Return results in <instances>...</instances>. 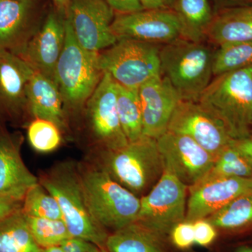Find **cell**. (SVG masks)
Here are the masks:
<instances>
[{
    "mask_svg": "<svg viewBox=\"0 0 252 252\" xmlns=\"http://www.w3.org/2000/svg\"><path fill=\"white\" fill-rule=\"evenodd\" d=\"M91 215L104 229L113 232L137 220L140 198L112 178L97 162L77 164Z\"/></svg>",
    "mask_w": 252,
    "mask_h": 252,
    "instance_id": "cell-2",
    "label": "cell"
},
{
    "mask_svg": "<svg viewBox=\"0 0 252 252\" xmlns=\"http://www.w3.org/2000/svg\"><path fill=\"white\" fill-rule=\"evenodd\" d=\"M25 216L33 238L42 249L61 245L72 237L63 220Z\"/></svg>",
    "mask_w": 252,
    "mask_h": 252,
    "instance_id": "cell-30",
    "label": "cell"
},
{
    "mask_svg": "<svg viewBox=\"0 0 252 252\" xmlns=\"http://www.w3.org/2000/svg\"><path fill=\"white\" fill-rule=\"evenodd\" d=\"M65 41L56 68V82L64 104L72 109L86 104L103 76L98 53L88 51L76 39L65 18Z\"/></svg>",
    "mask_w": 252,
    "mask_h": 252,
    "instance_id": "cell-6",
    "label": "cell"
},
{
    "mask_svg": "<svg viewBox=\"0 0 252 252\" xmlns=\"http://www.w3.org/2000/svg\"><path fill=\"white\" fill-rule=\"evenodd\" d=\"M39 183L57 200L71 236L91 242L101 250L105 249L109 234L91 215L77 165L59 162L40 176Z\"/></svg>",
    "mask_w": 252,
    "mask_h": 252,
    "instance_id": "cell-3",
    "label": "cell"
},
{
    "mask_svg": "<svg viewBox=\"0 0 252 252\" xmlns=\"http://www.w3.org/2000/svg\"><path fill=\"white\" fill-rule=\"evenodd\" d=\"M85 105L89 130L101 152L118 150L129 143L118 114L117 83L109 74L104 73Z\"/></svg>",
    "mask_w": 252,
    "mask_h": 252,
    "instance_id": "cell-9",
    "label": "cell"
},
{
    "mask_svg": "<svg viewBox=\"0 0 252 252\" xmlns=\"http://www.w3.org/2000/svg\"><path fill=\"white\" fill-rule=\"evenodd\" d=\"M172 10L180 25V38L201 43L206 39L215 11L210 0H175Z\"/></svg>",
    "mask_w": 252,
    "mask_h": 252,
    "instance_id": "cell-23",
    "label": "cell"
},
{
    "mask_svg": "<svg viewBox=\"0 0 252 252\" xmlns=\"http://www.w3.org/2000/svg\"><path fill=\"white\" fill-rule=\"evenodd\" d=\"M143 121V135L157 140L167 132L174 111L182 100L166 78L151 79L138 89Z\"/></svg>",
    "mask_w": 252,
    "mask_h": 252,
    "instance_id": "cell-16",
    "label": "cell"
},
{
    "mask_svg": "<svg viewBox=\"0 0 252 252\" xmlns=\"http://www.w3.org/2000/svg\"><path fill=\"white\" fill-rule=\"evenodd\" d=\"M117 103L119 120L127 140H138L144 136L138 91L130 90L117 83Z\"/></svg>",
    "mask_w": 252,
    "mask_h": 252,
    "instance_id": "cell-25",
    "label": "cell"
},
{
    "mask_svg": "<svg viewBox=\"0 0 252 252\" xmlns=\"http://www.w3.org/2000/svg\"><path fill=\"white\" fill-rule=\"evenodd\" d=\"M198 103L224 127L233 140L252 132V64L215 77Z\"/></svg>",
    "mask_w": 252,
    "mask_h": 252,
    "instance_id": "cell-1",
    "label": "cell"
},
{
    "mask_svg": "<svg viewBox=\"0 0 252 252\" xmlns=\"http://www.w3.org/2000/svg\"><path fill=\"white\" fill-rule=\"evenodd\" d=\"M188 191L187 185L164 171L153 188L140 197L135 221L166 239L172 228L186 220Z\"/></svg>",
    "mask_w": 252,
    "mask_h": 252,
    "instance_id": "cell-8",
    "label": "cell"
},
{
    "mask_svg": "<svg viewBox=\"0 0 252 252\" xmlns=\"http://www.w3.org/2000/svg\"><path fill=\"white\" fill-rule=\"evenodd\" d=\"M117 14H129L143 10L140 0H104Z\"/></svg>",
    "mask_w": 252,
    "mask_h": 252,
    "instance_id": "cell-35",
    "label": "cell"
},
{
    "mask_svg": "<svg viewBox=\"0 0 252 252\" xmlns=\"http://www.w3.org/2000/svg\"><path fill=\"white\" fill-rule=\"evenodd\" d=\"M206 39L218 46L252 40V4L216 11L207 30Z\"/></svg>",
    "mask_w": 252,
    "mask_h": 252,
    "instance_id": "cell-21",
    "label": "cell"
},
{
    "mask_svg": "<svg viewBox=\"0 0 252 252\" xmlns=\"http://www.w3.org/2000/svg\"><path fill=\"white\" fill-rule=\"evenodd\" d=\"M23 200L0 195V221L22 210Z\"/></svg>",
    "mask_w": 252,
    "mask_h": 252,
    "instance_id": "cell-36",
    "label": "cell"
},
{
    "mask_svg": "<svg viewBox=\"0 0 252 252\" xmlns=\"http://www.w3.org/2000/svg\"><path fill=\"white\" fill-rule=\"evenodd\" d=\"M37 0H0V51L18 55L37 31Z\"/></svg>",
    "mask_w": 252,
    "mask_h": 252,
    "instance_id": "cell-19",
    "label": "cell"
},
{
    "mask_svg": "<svg viewBox=\"0 0 252 252\" xmlns=\"http://www.w3.org/2000/svg\"><path fill=\"white\" fill-rule=\"evenodd\" d=\"M169 238L176 248L181 250L190 248L195 244L193 222H180L172 228Z\"/></svg>",
    "mask_w": 252,
    "mask_h": 252,
    "instance_id": "cell-32",
    "label": "cell"
},
{
    "mask_svg": "<svg viewBox=\"0 0 252 252\" xmlns=\"http://www.w3.org/2000/svg\"><path fill=\"white\" fill-rule=\"evenodd\" d=\"M112 30L117 40L132 39L157 45L180 38V22L172 9H143L117 14Z\"/></svg>",
    "mask_w": 252,
    "mask_h": 252,
    "instance_id": "cell-12",
    "label": "cell"
},
{
    "mask_svg": "<svg viewBox=\"0 0 252 252\" xmlns=\"http://www.w3.org/2000/svg\"><path fill=\"white\" fill-rule=\"evenodd\" d=\"M252 193V176L199 182L189 187L187 221L206 219L232 200Z\"/></svg>",
    "mask_w": 252,
    "mask_h": 252,
    "instance_id": "cell-15",
    "label": "cell"
},
{
    "mask_svg": "<svg viewBox=\"0 0 252 252\" xmlns=\"http://www.w3.org/2000/svg\"><path fill=\"white\" fill-rule=\"evenodd\" d=\"M42 252H64L61 245H56V246L49 247L43 249Z\"/></svg>",
    "mask_w": 252,
    "mask_h": 252,
    "instance_id": "cell-41",
    "label": "cell"
},
{
    "mask_svg": "<svg viewBox=\"0 0 252 252\" xmlns=\"http://www.w3.org/2000/svg\"><path fill=\"white\" fill-rule=\"evenodd\" d=\"M65 18L51 11L19 54L34 71L56 83V68L65 41ZM58 86V85H57Z\"/></svg>",
    "mask_w": 252,
    "mask_h": 252,
    "instance_id": "cell-14",
    "label": "cell"
},
{
    "mask_svg": "<svg viewBox=\"0 0 252 252\" xmlns=\"http://www.w3.org/2000/svg\"><path fill=\"white\" fill-rule=\"evenodd\" d=\"M206 219L217 229L236 230L252 224V193L232 200Z\"/></svg>",
    "mask_w": 252,
    "mask_h": 252,
    "instance_id": "cell-26",
    "label": "cell"
},
{
    "mask_svg": "<svg viewBox=\"0 0 252 252\" xmlns=\"http://www.w3.org/2000/svg\"><path fill=\"white\" fill-rule=\"evenodd\" d=\"M250 176H252V164L235 148L232 142L217 158L210 171L200 182L227 177Z\"/></svg>",
    "mask_w": 252,
    "mask_h": 252,
    "instance_id": "cell-28",
    "label": "cell"
},
{
    "mask_svg": "<svg viewBox=\"0 0 252 252\" xmlns=\"http://www.w3.org/2000/svg\"><path fill=\"white\" fill-rule=\"evenodd\" d=\"M237 252H252V248H242Z\"/></svg>",
    "mask_w": 252,
    "mask_h": 252,
    "instance_id": "cell-42",
    "label": "cell"
},
{
    "mask_svg": "<svg viewBox=\"0 0 252 252\" xmlns=\"http://www.w3.org/2000/svg\"></svg>",
    "mask_w": 252,
    "mask_h": 252,
    "instance_id": "cell-44",
    "label": "cell"
},
{
    "mask_svg": "<svg viewBox=\"0 0 252 252\" xmlns=\"http://www.w3.org/2000/svg\"><path fill=\"white\" fill-rule=\"evenodd\" d=\"M28 112L34 119L54 123L63 130L65 129L64 101L59 86L44 74L34 71L26 88Z\"/></svg>",
    "mask_w": 252,
    "mask_h": 252,
    "instance_id": "cell-20",
    "label": "cell"
},
{
    "mask_svg": "<svg viewBox=\"0 0 252 252\" xmlns=\"http://www.w3.org/2000/svg\"><path fill=\"white\" fill-rule=\"evenodd\" d=\"M64 252H100L97 245L77 237H70L61 245Z\"/></svg>",
    "mask_w": 252,
    "mask_h": 252,
    "instance_id": "cell-34",
    "label": "cell"
},
{
    "mask_svg": "<svg viewBox=\"0 0 252 252\" xmlns=\"http://www.w3.org/2000/svg\"><path fill=\"white\" fill-rule=\"evenodd\" d=\"M22 211L26 216L49 220H63L57 200L38 183L26 193L23 199Z\"/></svg>",
    "mask_w": 252,
    "mask_h": 252,
    "instance_id": "cell-29",
    "label": "cell"
},
{
    "mask_svg": "<svg viewBox=\"0 0 252 252\" xmlns=\"http://www.w3.org/2000/svg\"><path fill=\"white\" fill-rule=\"evenodd\" d=\"M164 171L190 187L212 168L215 158L188 136L167 131L157 139Z\"/></svg>",
    "mask_w": 252,
    "mask_h": 252,
    "instance_id": "cell-10",
    "label": "cell"
},
{
    "mask_svg": "<svg viewBox=\"0 0 252 252\" xmlns=\"http://www.w3.org/2000/svg\"><path fill=\"white\" fill-rule=\"evenodd\" d=\"M190 137L215 158L233 142L224 127L198 103L181 100L167 130Z\"/></svg>",
    "mask_w": 252,
    "mask_h": 252,
    "instance_id": "cell-13",
    "label": "cell"
},
{
    "mask_svg": "<svg viewBox=\"0 0 252 252\" xmlns=\"http://www.w3.org/2000/svg\"><path fill=\"white\" fill-rule=\"evenodd\" d=\"M252 64V40L228 43L214 53L213 76L238 70Z\"/></svg>",
    "mask_w": 252,
    "mask_h": 252,
    "instance_id": "cell-27",
    "label": "cell"
},
{
    "mask_svg": "<svg viewBox=\"0 0 252 252\" xmlns=\"http://www.w3.org/2000/svg\"><path fill=\"white\" fill-rule=\"evenodd\" d=\"M98 163L138 197L148 193L164 172L157 141L146 136L118 150L102 152Z\"/></svg>",
    "mask_w": 252,
    "mask_h": 252,
    "instance_id": "cell-5",
    "label": "cell"
},
{
    "mask_svg": "<svg viewBox=\"0 0 252 252\" xmlns=\"http://www.w3.org/2000/svg\"><path fill=\"white\" fill-rule=\"evenodd\" d=\"M109 252L108 251H107V250H106V249H104V250H101V252Z\"/></svg>",
    "mask_w": 252,
    "mask_h": 252,
    "instance_id": "cell-43",
    "label": "cell"
},
{
    "mask_svg": "<svg viewBox=\"0 0 252 252\" xmlns=\"http://www.w3.org/2000/svg\"><path fill=\"white\" fill-rule=\"evenodd\" d=\"M28 137L33 149L40 153L56 150L62 141L61 129L54 123L34 119L28 127Z\"/></svg>",
    "mask_w": 252,
    "mask_h": 252,
    "instance_id": "cell-31",
    "label": "cell"
},
{
    "mask_svg": "<svg viewBox=\"0 0 252 252\" xmlns=\"http://www.w3.org/2000/svg\"><path fill=\"white\" fill-rule=\"evenodd\" d=\"M160 49L157 44L119 39L99 53V67L119 85L138 91L147 81L162 75Z\"/></svg>",
    "mask_w": 252,
    "mask_h": 252,
    "instance_id": "cell-7",
    "label": "cell"
},
{
    "mask_svg": "<svg viewBox=\"0 0 252 252\" xmlns=\"http://www.w3.org/2000/svg\"><path fill=\"white\" fill-rule=\"evenodd\" d=\"M214 53L203 42L179 38L160 49L161 74L182 100L198 102L213 76Z\"/></svg>",
    "mask_w": 252,
    "mask_h": 252,
    "instance_id": "cell-4",
    "label": "cell"
},
{
    "mask_svg": "<svg viewBox=\"0 0 252 252\" xmlns=\"http://www.w3.org/2000/svg\"><path fill=\"white\" fill-rule=\"evenodd\" d=\"M22 211L0 221V252H42Z\"/></svg>",
    "mask_w": 252,
    "mask_h": 252,
    "instance_id": "cell-24",
    "label": "cell"
},
{
    "mask_svg": "<svg viewBox=\"0 0 252 252\" xmlns=\"http://www.w3.org/2000/svg\"><path fill=\"white\" fill-rule=\"evenodd\" d=\"M34 72L19 56L0 51V116L16 122L28 112L26 88Z\"/></svg>",
    "mask_w": 252,
    "mask_h": 252,
    "instance_id": "cell-17",
    "label": "cell"
},
{
    "mask_svg": "<svg viewBox=\"0 0 252 252\" xmlns=\"http://www.w3.org/2000/svg\"><path fill=\"white\" fill-rule=\"evenodd\" d=\"M66 18L88 51L99 54L117 41L112 30L114 11L104 0H70Z\"/></svg>",
    "mask_w": 252,
    "mask_h": 252,
    "instance_id": "cell-11",
    "label": "cell"
},
{
    "mask_svg": "<svg viewBox=\"0 0 252 252\" xmlns=\"http://www.w3.org/2000/svg\"><path fill=\"white\" fill-rule=\"evenodd\" d=\"M165 240L134 221L109 234L105 249L109 252H167Z\"/></svg>",
    "mask_w": 252,
    "mask_h": 252,
    "instance_id": "cell-22",
    "label": "cell"
},
{
    "mask_svg": "<svg viewBox=\"0 0 252 252\" xmlns=\"http://www.w3.org/2000/svg\"><path fill=\"white\" fill-rule=\"evenodd\" d=\"M144 9H172L175 0H140Z\"/></svg>",
    "mask_w": 252,
    "mask_h": 252,
    "instance_id": "cell-38",
    "label": "cell"
},
{
    "mask_svg": "<svg viewBox=\"0 0 252 252\" xmlns=\"http://www.w3.org/2000/svg\"><path fill=\"white\" fill-rule=\"evenodd\" d=\"M216 10L215 13L219 10L225 8L236 7V6H247L250 5L252 0H214Z\"/></svg>",
    "mask_w": 252,
    "mask_h": 252,
    "instance_id": "cell-39",
    "label": "cell"
},
{
    "mask_svg": "<svg viewBox=\"0 0 252 252\" xmlns=\"http://www.w3.org/2000/svg\"><path fill=\"white\" fill-rule=\"evenodd\" d=\"M195 244L207 247L214 243L217 237V228L207 219L193 221Z\"/></svg>",
    "mask_w": 252,
    "mask_h": 252,
    "instance_id": "cell-33",
    "label": "cell"
},
{
    "mask_svg": "<svg viewBox=\"0 0 252 252\" xmlns=\"http://www.w3.org/2000/svg\"><path fill=\"white\" fill-rule=\"evenodd\" d=\"M22 141L21 135L0 128V195L21 200L39 183L21 157Z\"/></svg>",
    "mask_w": 252,
    "mask_h": 252,
    "instance_id": "cell-18",
    "label": "cell"
},
{
    "mask_svg": "<svg viewBox=\"0 0 252 252\" xmlns=\"http://www.w3.org/2000/svg\"><path fill=\"white\" fill-rule=\"evenodd\" d=\"M56 11L66 16L70 0H52Z\"/></svg>",
    "mask_w": 252,
    "mask_h": 252,
    "instance_id": "cell-40",
    "label": "cell"
},
{
    "mask_svg": "<svg viewBox=\"0 0 252 252\" xmlns=\"http://www.w3.org/2000/svg\"><path fill=\"white\" fill-rule=\"evenodd\" d=\"M233 145L252 165V135L243 140H233Z\"/></svg>",
    "mask_w": 252,
    "mask_h": 252,
    "instance_id": "cell-37",
    "label": "cell"
}]
</instances>
